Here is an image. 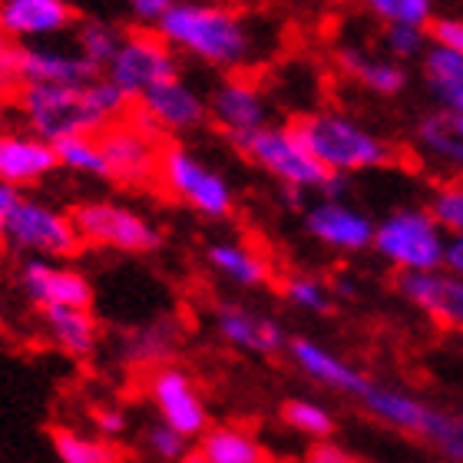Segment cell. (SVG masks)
<instances>
[{
  "label": "cell",
  "instance_id": "34",
  "mask_svg": "<svg viewBox=\"0 0 463 463\" xmlns=\"http://www.w3.org/2000/svg\"><path fill=\"white\" fill-rule=\"evenodd\" d=\"M60 169L80 175V179H99L107 183V156L99 146V136H70L53 143Z\"/></svg>",
  "mask_w": 463,
  "mask_h": 463
},
{
  "label": "cell",
  "instance_id": "9",
  "mask_svg": "<svg viewBox=\"0 0 463 463\" xmlns=\"http://www.w3.org/2000/svg\"><path fill=\"white\" fill-rule=\"evenodd\" d=\"M99 146L107 156V183L129 193L159 189V156L165 139L156 136L143 119H136V113L107 126L99 133Z\"/></svg>",
  "mask_w": 463,
  "mask_h": 463
},
{
  "label": "cell",
  "instance_id": "36",
  "mask_svg": "<svg viewBox=\"0 0 463 463\" xmlns=\"http://www.w3.org/2000/svg\"><path fill=\"white\" fill-rule=\"evenodd\" d=\"M430 50V33L427 27H411V24H391L381 27V53H387L397 63H411V60H424Z\"/></svg>",
  "mask_w": 463,
  "mask_h": 463
},
{
  "label": "cell",
  "instance_id": "26",
  "mask_svg": "<svg viewBox=\"0 0 463 463\" xmlns=\"http://www.w3.org/2000/svg\"><path fill=\"white\" fill-rule=\"evenodd\" d=\"M40 331L60 354L73 357V361H87L99 351L103 328L93 308H47L37 311Z\"/></svg>",
  "mask_w": 463,
  "mask_h": 463
},
{
  "label": "cell",
  "instance_id": "45",
  "mask_svg": "<svg viewBox=\"0 0 463 463\" xmlns=\"http://www.w3.org/2000/svg\"><path fill=\"white\" fill-rule=\"evenodd\" d=\"M24 193L17 189H10V185L0 183V245H4V235H7V222H10V213H14V205Z\"/></svg>",
  "mask_w": 463,
  "mask_h": 463
},
{
  "label": "cell",
  "instance_id": "25",
  "mask_svg": "<svg viewBox=\"0 0 463 463\" xmlns=\"http://www.w3.org/2000/svg\"><path fill=\"white\" fill-rule=\"evenodd\" d=\"M338 70L341 77L351 80L354 87H361L371 97L394 99L407 90V67L391 60L381 50H364V47H341L338 50Z\"/></svg>",
  "mask_w": 463,
  "mask_h": 463
},
{
  "label": "cell",
  "instance_id": "27",
  "mask_svg": "<svg viewBox=\"0 0 463 463\" xmlns=\"http://www.w3.org/2000/svg\"><path fill=\"white\" fill-rule=\"evenodd\" d=\"M357 404L364 407L374 420H381L384 427H394V430H401L407 437H420V430L427 424V414H430L427 401L407 394V391H397V387L377 384V381H371L361 391Z\"/></svg>",
  "mask_w": 463,
  "mask_h": 463
},
{
  "label": "cell",
  "instance_id": "43",
  "mask_svg": "<svg viewBox=\"0 0 463 463\" xmlns=\"http://www.w3.org/2000/svg\"><path fill=\"white\" fill-rule=\"evenodd\" d=\"M430 47L450 50V53H463V17H434L430 20Z\"/></svg>",
  "mask_w": 463,
  "mask_h": 463
},
{
  "label": "cell",
  "instance_id": "38",
  "mask_svg": "<svg viewBox=\"0 0 463 463\" xmlns=\"http://www.w3.org/2000/svg\"><path fill=\"white\" fill-rule=\"evenodd\" d=\"M427 209H430V215L440 222V229H444L450 239H460L463 235V179H447V183L437 185Z\"/></svg>",
  "mask_w": 463,
  "mask_h": 463
},
{
  "label": "cell",
  "instance_id": "10",
  "mask_svg": "<svg viewBox=\"0 0 463 463\" xmlns=\"http://www.w3.org/2000/svg\"><path fill=\"white\" fill-rule=\"evenodd\" d=\"M103 77L123 90L136 107V99L146 97L153 87L173 77H183V60L156 30L133 27L126 30L123 43L116 50V57L107 63Z\"/></svg>",
  "mask_w": 463,
  "mask_h": 463
},
{
  "label": "cell",
  "instance_id": "40",
  "mask_svg": "<svg viewBox=\"0 0 463 463\" xmlns=\"http://www.w3.org/2000/svg\"><path fill=\"white\" fill-rule=\"evenodd\" d=\"M143 444L159 463H183L185 457L193 454V440L183 437L179 430H173V427H165L163 420H156V424L146 427Z\"/></svg>",
  "mask_w": 463,
  "mask_h": 463
},
{
  "label": "cell",
  "instance_id": "39",
  "mask_svg": "<svg viewBox=\"0 0 463 463\" xmlns=\"http://www.w3.org/2000/svg\"><path fill=\"white\" fill-rule=\"evenodd\" d=\"M24 47L10 37L7 30H0V103H10L20 97L24 90Z\"/></svg>",
  "mask_w": 463,
  "mask_h": 463
},
{
  "label": "cell",
  "instance_id": "24",
  "mask_svg": "<svg viewBox=\"0 0 463 463\" xmlns=\"http://www.w3.org/2000/svg\"><path fill=\"white\" fill-rule=\"evenodd\" d=\"M417 156L434 169L463 175V116L454 109H430L414 126Z\"/></svg>",
  "mask_w": 463,
  "mask_h": 463
},
{
  "label": "cell",
  "instance_id": "15",
  "mask_svg": "<svg viewBox=\"0 0 463 463\" xmlns=\"http://www.w3.org/2000/svg\"><path fill=\"white\" fill-rule=\"evenodd\" d=\"M146 397L156 407V414L165 427L179 430L189 440L199 437L213 427V414L205 404L203 391L195 387L193 374L179 364H163L146 374Z\"/></svg>",
  "mask_w": 463,
  "mask_h": 463
},
{
  "label": "cell",
  "instance_id": "16",
  "mask_svg": "<svg viewBox=\"0 0 463 463\" xmlns=\"http://www.w3.org/2000/svg\"><path fill=\"white\" fill-rule=\"evenodd\" d=\"M213 328L222 345L255 357L285 354L291 341L279 318L255 311L251 305H241V301H219L213 308Z\"/></svg>",
  "mask_w": 463,
  "mask_h": 463
},
{
  "label": "cell",
  "instance_id": "14",
  "mask_svg": "<svg viewBox=\"0 0 463 463\" xmlns=\"http://www.w3.org/2000/svg\"><path fill=\"white\" fill-rule=\"evenodd\" d=\"M14 285L33 311L47 308H93V281L87 271L67 261L24 259L14 271Z\"/></svg>",
  "mask_w": 463,
  "mask_h": 463
},
{
  "label": "cell",
  "instance_id": "1",
  "mask_svg": "<svg viewBox=\"0 0 463 463\" xmlns=\"http://www.w3.org/2000/svg\"><path fill=\"white\" fill-rule=\"evenodd\" d=\"M156 33L179 53L215 73H249L265 57V30L239 4L219 0H183L169 10Z\"/></svg>",
  "mask_w": 463,
  "mask_h": 463
},
{
  "label": "cell",
  "instance_id": "20",
  "mask_svg": "<svg viewBox=\"0 0 463 463\" xmlns=\"http://www.w3.org/2000/svg\"><path fill=\"white\" fill-rule=\"evenodd\" d=\"M288 361L298 367V374H305L311 384L325 387V391H335V394H345L351 401L361 397L371 377L364 371H357L351 361H345L341 354H335L331 347L318 345L315 338H291L288 341Z\"/></svg>",
  "mask_w": 463,
  "mask_h": 463
},
{
  "label": "cell",
  "instance_id": "22",
  "mask_svg": "<svg viewBox=\"0 0 463 463\" xmlns=\"http://www.w3.org/2000/svg\"><path fill=\"white\" fill-rule=\"evenodd\" d=\"M397 291L444 328L463 331V281L447 269L427 275H397Z\"/></svg>",
  "mask_w": 463,
  "mask_h": 463
},
{
  "label": "cell",
  "instance_id": "31",
  "mask_svg": "<svg viewBox=\"0 0 463 463\" xmlns=\"http://www.w3.org/2000/svg\"><path fill=\"white\" fill-rule=\"evenodd\" d=\"M126 30L116 27L113 20L107 17H80L73 33H70V43L77 47L80 57H87L97 70H107V63L116 57V50L123 43Z\"/></svg>",
  "mask_w": 463,
  "mask_h": 463
},
{
  "label": "cell",
  "instance_id": "6",
  "mask_svg": "<svg viewBox=\"0 0 463 463\" xmlns=\"http://www.w3.org/2000/svg\"><path fill=\"white\" fill-rule=\"evenodd\" d=\"M447 245L450 235L440 229L427 205H401L374 225L371 249L397 275H427L444 269Z\"/></svg>",
  "mask_w": 463,
  "mask_h": 463
},
{
  "label": "cell",
  "instance_id": "11",
  "mask_svg": "<svg viewBox=\"0 0 463 463\" xmlns=\"http://www.w3.org/2000/svg\"><path fill=\"white\" fill-rule=\"evenodd\" d=\"M205 99H209V126L219 136H225L232 146H239L251 133L275 123L269 93L251 73L219 77L213 83V90L205 93Z\"/></svg>",
  "mask_w": 463,
  "mask_h": 463
},
{
  "label": "cell",
  "instance_id": "37",
  "mask_svg": "<svg viewBox=\"0 0 463 463\" xmlns=\"http://www.w3.org/2000/svg\"><path fill=\"white\" fill-rule=\"evenodd\" d=\"M417 440H427L430 447H437L447 460L463 463V417L444 414V411L430 407L427 424H424V430H420Z\"/></svg>",
  "mask_w": 463,
  "mask_h": 463
},
{
  "label": "cell",
  "instance_id": "4",
  "mask_svg": "<svg viewBox=\"0 0 463 463\" xmlns=\"http://www.w3.org/2000/svg\"><path fill=\"white\" fill-rule=\"evenodd\" d=\"M239 156H245L255 169L275 179L285 193L301 195H345V179L331 175L325 165L311 156V149L301 143L291 123H269L265 129L251 133L239 146H232Z\"/></svg>",
  "mask_w": 463,
  "mask_h": 463
},
{
  "label": "cell",
  "instance_id": "17",
  "mask_svg": "<svg viewBox=\"0 0 463 463\" xmlns=\"http://www.w3.org/2000/svg\"><path fill=\"white\" fill-rule=\"evenodd\" d=\"M185 341V325L179 315H156L149 321H139L133 328H123L116 335V361L133 371H156L163 364H173L179 347Z\"/></svg>",
  "mask_w": 463,
  "mask_h": 463
},
{
  "label": "cell",
  "instance_id": "5",
  "mask_svg": "<svg viewBox=\"0 0 463 463\" xmlns=\"http://www.w3.org/2000/svg\"><path fill=\"white\" fill-rule=\"evenodd\" d=\"M159 193L205 222H225L235 215V189L229 175L189 149L183 139L163 146L159 156Z\"/></svg>",
  "mask_w": 463,
  "mask_h": 463
},
{
  "label": "cell",
  "instance_id": "19",
  "mask_svg": "<svg viewBox=\"0 0 463 463\" xmlns=\"http://www.w3.org/2000/svg\"><path fill=\"white\" fill-rule=\"evenodd\" d=\"M57 149L30 129H0V183L30 193L57 173Z\"/></svg>",
  "mask_w": 463,
  "mask_h": 463
},
{
  "label": "cell",
  "instance_id": "28",
  "mask_svg": "<svg viewBox=\"0 0 463 463\" xmlns=\"http://www.w3.org/2000/svg\"><path fill=\"white\" fill-rule=\"evenodd\" d=\"M195 454L205 463H271L269 447L239 424H215L195 440Z\"/></svg>",
  "mask_w": 463,
  "mask_h": 463
},
{
  "label": "cell",
  "instance_id": "41",
  "mask_svg": "<svg viewBox=\"0 0 463 463\" xmlns=\"http://www.w3.org/2000/svg\"><path fill=\"white\" fill-rule=\"evenodd\" d=\"M90 424H93V434L97 437H107V440H119V437L129 430V417H126L123 407H113V404H97L90 411Z\"/></svg>",
  "mask_w": 463,
  "mask_h": 463
},
{
  "label": "cell",
  "instance_id": "13",
  "mask_svg": "<svg viewBox=\"0 0 463 463\" xmlns=\"http://www.w3.org/2000/svg\"><path fill=\"white\" fill-rule=\"evenodd\" d=\"M374 219L345 195H311L301 209V229L335 255H361L374 245Z\"/></svg>",
  "mask_w": 463,
  "mask_h": 463
},
{
  "label": "cell",
  "instance_id": "18",
  "mask_svg": "<svg viewBox=\"0 0 463 463\" xmlns=\"http://www.w3.org/2000/svg\"><path fill=\"white\" fill-rule=\"evenodd\" d=\"M77 20L73 0H0V30H7L20 47L67 37Z\"/></svg>",
  "mask_w": 463,
  "mask_h": 463
},
{
  "label": "cell",
  "instance_id": "3",
  "mask_svg": "<svg viewBox=\"0 0 463 463\" xmlns=\"http://www.w3.org/2000/svg\"><path fill=\"white\" fill-rule=\"evenodd\" d=\"M291 126L301 136V143L311 149V156L341 179L397 163V149L384 136L341 109H311L295 116Z\"/></svg>",
  "mask_w": 463,
  "mask_h": 463
},
{
  "label": "cell",
  "instance_id": "33",
  "mask_svg": "<svg viewBox=\"0 0 463 463\" xmlns=\"http://www.w3.org/2000/svg\"><path fill=\"white\" fill-rule=\"evenodd\" d=\"M279 417L288 430L308 437L311 444H318V440H331L335 427H338L335 414H331L321 401H315V397H288V401H281Z\"/></svg>",
  "mask_w": 463,
  "mask_h": 463
},
{
  "label": "cell",
  "instance_id": "44",
  "mask_svg": "<svg viewBox=\"0 0 463 463\" xmlns=\"http://www.w3.org/2000/svg\"><path fill=\"white\" fill-rule=\"evenodd\" d=\"M301 463H364V460H357L351 450L338 447L335 440H318V444H311L305 450V460Z\"/></svg>",
  "mask_w": 463,
  "mask_h": 463
},
{
  "label": "cell",
  "instance_id": "30",
  "mask_svg": "<svg viewBox=\"0 0 463 463\" xmlns=\"http://www.w3.org/2000/svg\"><path fill=\"white\" fill-rule=\"evenodd\" d=\"M50 447L60 463H123V450L107 437L83 434L77 427H50Z\"/></svg>",
  "mask_w": 463,
  "mask_h": 463
},
{
  "label": "cell",
  "instance_id": "46",
  "mask_svg": "<svg viewBox=\"0 0 463 463\" xmlns=\"http://www.w3.org/2000/svg\"><path fill=\"white\" fill-rule=\"evenodd\" d=\"M444 269L463 281V235H460V239H450V245H447V261H444Z\"/></svg>",
  "mask_w": 463,
  "mask_h": 463
},
{
  "label": "cell",
  "instance_id": "32",
  "mask_svg": "<svg viewBox=\"0 0 463 463\" xmlns=\"http://www.w3.org/2000/svg\"><path fill=\"white\" fill-rule=\"evenodd\" d=\"M279 295L285 305L305 315H331L335 311V288L311 271H288L279 279Z\"/></svg>",
  "mask_w": 463,
  "mask_h": 463
},
{
  "label": "cell",
  "instance_id": "47",
  "mask_svg": "<svg viewBox=\"0 0 463 463\" xmlns=\"http://www.w3.org/2000/svg\"><path fill=\"white\" fill-rule=\"evenodd\" d=\"M183 463H205V460H203V457H199V454H195V447H193V454L185 457V460H183Z\"/></svg>",
  "mask_w": 463,
  "mask_h": 463
},
{
  "label": "cell",
  "instance_id": "8",
  "mask_svg": "<svg viewBox=\"0 0 463 463\" xmlns=\"http://www.w3.org/2000/svg\"><path fill=\"white\" fill-rule=\"evenodd\" d=\"M4 245L17 251L20 259H50V261H70L83 251L77 222L70 209H60L50 199L40 195H20L14 213H10L7 235Z\"/></svg>",
  "mask_w": 463,
  "mask_h": 463
},
{
  "label": "cell",
  "instance_id": "21",
  "mask_svg": "<svg viewBox=\"0 0 463 463\" xmlns=\"http://www.w3.org/2000/svg\"><path fill=\"white\" fill-rule=\"evenodd\" d=\"M205 265L213 275L241 291L269 288L275 281L269 255L245 239H213L205 245Z\"/></svg>",
  "mask_w": 463,
  "mask_h": 463
},
{
  "label": "cell",
  "instance_id": "2",
  "mask_svg": "<svg viewBox=\"0 0 463 463\" xmlns=\"http://www.w3.org/2000/svg\"><path fill=\"white\" fill-rule=\"evenodd\" d=\"M14 113L24 129L47 143H60L70 136H99L107 126L133 113V99L107 77L83 87L24 83L20 97L14 99Z\"/></svg>",
  "mask_w": 463,
  "mask_h": 463
},
{
  "label": "cell",
  "instance_id": "23",
  "mask_svg": "<svg viewBox=\"0 0 463 463\" xmlns=\"http://www.w3.org/2000/svg\"><path fill=\"white\" fill-rule=\"evenodd\" d=\"M103 77V70H97L87 57H80L73 43H30L24 47V80L27 83H57V87H83Z\"/></svg>",
  "mask_w": 463,
  "mask_h": 463
},
{
  "label": "cell",
  "instance_id": "29",
  "mask_svg": "<svg viewBox=\"0 0 463 463\" xmlns=\"http://www.w3.org/2000/svg\"><path fill=\"white\" fill-rule=\"evenodd\" d=\"M420 73L437 107L463 116V53L430 47L420 60Z\"/></svg>",
  "mask_w": 463,
  "mask_h": 463
},
{
  "label": "cell",
  "instance_id": "42",
  "mask_svg": "<svg viewBox=\"0 0 463 463\" xmlns=\"http://www.w3.org/2000/svg\"><path fill=\"white\" fill-rule=\"evenodd\" d=\"M179 4H183V0H126V10H129V17H133L136 27L156 30L163 24L165 14L175 10Z\"/></svg>",
  "mask_w": 463,
  "mask_h": 463
},
{
  "label": "cell",
  "instance_id": "35",
  "mask_svg": "<svg viewBox=\"0 0 463 463\" xmlns=\"http://www.w3.org/2000/svg\"><path fill=\"white\" fill-rule=\"evenodd\" d=\"M361 7L381 24H411V27H430L434 20V0H361Z\"/></svg>",
  "mask_w": 463,
  "mask_h": 463
},
{
  "label": "cell",
  "instance_id": "48",
  "mask_svg": "<svg viewBox=\"0 0 463 463\" xmlns=\"http://www.w3.org/2000/svg\"><path fill=\"white\" fill-rule=\"evenodd\" d=\"M219 4H235V0H219Z\"/></svg>",
  "mask_w": 463,
  "mask_h": 463
},
{
  "label": "cell",
  "instance_id": "12",
  "mask_svg": "<svg viewBox=\"0 0 463 463\" xmlns=\"http://www.w3.org/2000/svg\"><path fill=\"white\" fill-rule=\"evenodd\" d=\"M136 119H143L156 136H163L165 143L193 136L209 126V99L193 80L173 77L153 87L146 97L136 99L133 107Z\"/></svg>",
  "mask_w": 463,
  "mask_h": 463
},
{
  "label": "cell",
  "instance_id": "7",
  "mask_svg": "<svg viewBox=\"0 0 463 463\" xmlns=\"http://www.w3.org/2000/svg\"><path fill=\"white\" fill-rule=\"evenodd\" d=\"M83 249H103L116 255H153L163 249V229L133 203L123 199H80L73 209Z\"/></svg>",
  "mask_w": 463,
  "mask_h": 463
}]
</instances>
